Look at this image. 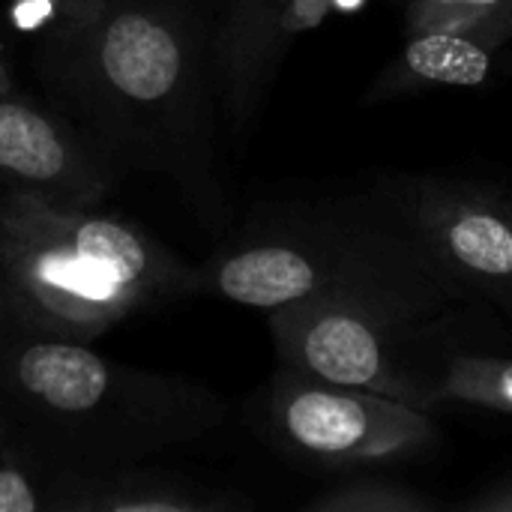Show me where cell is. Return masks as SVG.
<instances>
[{"label":"cell","instance_id":"obj_1","mask_svg":"<svg viewBox=\"0 0 512 512\" xmlns=\"http://www.w3.org/2000/svg\"><path fill=\"white\" fill-rule=\"evenodd\" d=\"M36 63L75 126L114 165L156 171L198 216L222 219L210 0H105L87 24L39 39Z\"/></svg>","mask_w":512,"mask_h":512},{"label":"cell","instance_id":"obj_2","mask_svg":"<svg viewBox=\"0 0 512 512\" xmlns=\"http://www.w3.org/2000/svg\"><path fill=\"white\" fill-rule=\"evenodd\" d=\"M201 297L252 309L336 300L429 321L471 294L420 246L390 195L309 201L270 213L198 264Z\"/></svg>","mask_w":512,"mask_h":512},{"label":"cell","instance_id":"obj_3","mask_svg":"<svg viewBox=\"0 0 512 512\" xmlns=\"http://www.w3.org/2000/svg\"><path fill=\"white\" fill-rule=\"evenodd\" d=\"M0 402L6 447L45 471L147 462L225 423V402L198 381L27 330L0 336Z\"/></svg>","mask_w":512,"mask_h":512},{"label":"cell","instance_id":"obj_4","mask_svg":"<svg viewBox=\"0 0 512 512\" xmlns=\"http://www.w3.org/2000/svg\"><path fill=\"white\" fill-rule=\"evenodd\" d=\"M0 261L21 330L93 342L138 309L201 297V273L141 225L39 192L0 195Z\"/></svg>","mask_w":512,"mask_h":512},{"label":"cell","instance_id":"obj_5","mask_svg":"<svg viewBox=\"0 0 512 512\" xmlns=\"http://www.w3.org/2000/svg\"><path fill=\"white\" fill-rule=\"evenodd\" d=\"M267 324L282 369L435 411L432 375L450 342L447 315L411 321L354 303L303 300L270 309Z\"/></svg>","mask_w":512,"mask_h":512},{"label":"cell","instance_id":"obj_6","mask_svg":"<svg viewBox=\"0 0 512 512\" xmlns=\"http://www.w3.org/2000/svg\"><path fill=\"white\" fill-rule=\"evenodd\" d=\"M261 432L282 456L318 471L399 468L441 444L432 411L282 366L261 396Z\"/></svg>","mask_w":512,"mask_h":512},{"label":"cell","instance_id":"obj_7","mask_svg":"<svg viewBox=\"0 0 512 512\" xmlns=\"http://www.w3.org/2000/svg\"><path fill=\"white\" fill-rule=\"evenodd\" d=\"M429 258L471 297L512 309V195L465 177H399L384 186Z\"/></svg>","mask_w":512,"mask_h":512},{"label":"cell","instance_id":"obj_8","mask_svg":"<svg viewBox=\"0 0 512 512\" xmlns=\"http://www.w3.org/2000/svg\"><path fill=\"white\" fill-rule=\"evenodd\" d=\"M117 165L69 120L24 96H0V189L99 207Z\"/></svg>","mask_w":512,"mask_h":512},{"label":"cell","instance_id":"obj_9","mask_svg":"<svg viewBox=\"0 0 512 512\" xmlns=\"http://www.w3.org/2000/svg\"><path fill=\"white\" fill-rule=\"evenodd\" d=\"M252 501L144 462L48 471V512H243Z\"/></svg>","mask_w":512,"mask_h":512},{"label":"cell","instance_id":"obj_10","mask_svg":"<svg viewBox=\"0 0 512 512\" xmlns=\"http://www.w3.org/2000/svg\"><path fill=\"white\" fill-rule=\"evenodd\" d=\"M510 39L512 9L462 27L414 33L402 54L378 72L366 90V105H381L387 99L435 87H480L489 81L498 51Z\"/></svg>","mask_w":512,"mask_h":512},{"label":"cell","instance_id":"obj_11","mask_svg":"<svg viewBox=\"0 0 512 512\" xmlns=\"http://www.w3.org/2000/svg\"><path fill=\"white\" fill-rule=\"evenodd\" d=\"M291 0H222L216 12L219 105L234 132H246L285 60L279 21Z\"/></svg>","mask_w":512,"mask_h":512},{"label":"cell","instance_id":"obj_12","mask_svg":"<svg viewBox=\"0 0 512 512\" xmlns=\"http://www.w3.org/2000/svg\"><path fill=\"white\" fill-rule=\"evenodd\" d=\"M438 405H474L512 417V357L444 345L432 375Z\"/></svg>","mask_w":512,"mask_h":512},{"label":"cell","instance_id":"obj_13","mask_svg":"<svg viewBox=\"0 0 512 512\" xmlns=\"http://www.w3.org/2000/svg\"><path fill=\"white\" fill-rule=\"evenodd\" d=\"M309 512H435L438 501L390 477H354L306 504Z\"/></svg>","mask_w":512,"mask_h":512},{"label":"cell","instance_id":"obj_14","mask_svg":"<svg viewBox=\"0 0 512 512\" xmlns=\"http://www.w3.org/2000/svg\"><path fill=\"white\" fill-rule=\"evenodd\" d=\"M102 6L105 0H9L6 21L15 33L45 39L87 24Z\"/></svg>","mask_w":512,"mask_h":512},{"label":"cell","instance_id":"obj_15","mask_svg":"<svg viewBox=\"0 0 512 512\" xmlns=\"http://www.w3.org/2000/svg\"><path fill=\"white\" fill-rule=\"evenodd\" d=\"M0 512H48V471L12 447L0 456Z\"/></svg>","mask_w":512,"mask_h":512},{"label":"cell","instance_id":"obj_16","mask_svg":"<svg viewBox=\"0 0 512 512\" xmlns=\"http://www.w3.org/2000/svg\"><path fill=\"white\" fill-rule=\"evenodd\" d=\"M512 9V0H408L405 3V33L447 30L474 24L495 12Z\"/></svg>","mask_w":512,"mask_h":512},{"label":"cell","instance_id":"obj_17","mask_svg":"<svg viewBox=\"0 0 512 512\" xmlns=\"http://www.w3.org/2000/svg\"><path fill=\"white\" fill-rule=\"evenodd\" d=\"M333 12H336L333 0H291V6L285 9V15L279 21V48H282V54H288L291 42L300 33H309V30L321 27Z\"/></svg>","mask_w":512,"mask_h":512},{"label":"cell","instance_id":"obj_18","mask_svg":"<svg viewBox=\"0 0 512 512\" xmlns=\"http://www.w3.org/2000/svg\"><path fill=\"white\" fill-rule=\"evenodd\" d=\"M468 512H512V471L462 504Z\"/></svg>","mask_w":512,"mask_h":512},{"label":"cell","instance_id":"obj_19","mask_svg":"<svg viewBox=\"0 0 512 512\" xmlns=\"http://www.w3.org/2000/svg\"><path fill=\"white\" fill-rule=\"evenodd\" d=\"M12 330H21V321H18V309L12 300V288H9V279L3 270V261H0V336L12 333Z\"/></svg>","mask_w":512,"mask_h":512},{"label":"cell","instance_id":"obj_20","mask_svg":"<svg viewBox=\"0 0 512 512\" xmlns=\"http://www.w3.org/2000/svg\"><path fill=\"white\" fill-rule=\"evenodd\" d=\"M6 93H15V84H12L9 66H6V60H3V54H0V96H6Z\"/></svg>","mask_w":512,"mask_h":512},{"label":"cell","instance_id":"obj_21","mask_svg":"<svg viewBox=\"0 0 512 512\" xmlns=\"http://www.w3.org/2000/svg\"><path fill=\"white\" fill-rule=\"evenodd\" d=\"M9 444V420H6V411H3V402H0V456Z\"/></svg>","mask_w":512,"mask_h":512},{"label":"cell","instance_id":"obj_22","mask_svg":"<svg viewBox=\"0 0 512 512\" xmlns=\"http://www.w3.org/2000/svg\"><path fill=\"white\" fill-rule=\"evenodd\" d=\"M366 0H333L336 12H357Z\"/></svg>","mask_w":512,"mask_h":512},{"label":"cell","instance_id":"obj_23","mask_svg":"<svg viewBox=\"0 0 512 512\" xmlns=\"http://www.w3.org/2000/svg\"><path fill=\"white\" fill-rule=\"evenodd\" d=\"M507 312H510V315H512V309H507Z\"/></svg>","mask_w":512,"mask_h":512}]
</instances>
